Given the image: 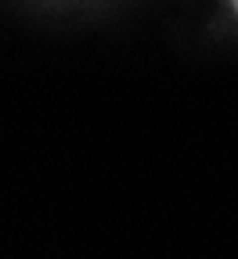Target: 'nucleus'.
I'll return each instance as SVG.
<instances>
[{"label": "nucleus", "instance_id": "obj_1", "mask_svg": "<svg viewBox=\"0 0 238 259\" xmlns=\"http://www.w3.org/2000/svg\"><path fill=\"white\" fill-rule=\"evenodd\" d=\"M231 8H234V11H238V0H231Z\"/></svg>", "mask_w": 238, "mask_h": 259}]
</instances>
